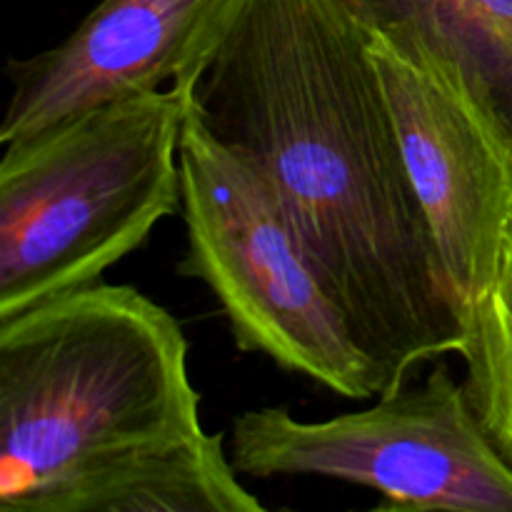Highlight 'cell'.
I'll use <instances>...</instances> for the list:
<instances>
[{
    "label": "cell",
    "mask_w": 512,
    "mask_h": 512,
    "mask_svg": "<svg viewBox=\"0 0 512 512\" xmlns=\"http://www.w3.org/2000/svg\"><path fill=\"white\" fill-rule=\"evenodd\" d=\"M268 180L380 395L465 345L365 30L338 0H228L180 83ZM378 395V398H380Z\"/></svg>",
    "instance_id": "cell-1"
},
{
    "label": "cell",
    "mask_w": 512,
    "mask_h": 512,
    "mask_svg": "<svg viewBox=\"0 0 512 512\" xmlns=\"http://www.w3.org/2000/svg\"><path fill=\"white\" fill-rule=\"evenodd\" d=\"M203 433L183 328L140 290L100 280L0 320L3 512H95Z\"/></svg>",
    "instance_id": "cell-2"
},
{
    "label": "cell",
    "mask_w": 512,
    "mask_h": 512,
    "mask_svg": "<svg viewBox=\"0 0 512 512\" xmlns=\"http://www.w3.org/2000/svg\"><path fill=\"white\" fill-rule=\"evenodd\" d=\"M188 103V85H168L3 145L0 320L100 283L183 210Z\"/></svg>",
    "instance_id": "cell-3"
},
{
    "label": "cell",
    "mask_w": 512,
    "mask_h": 512,
    "mask_svg": "<svg viewBox=\"0 0 512 512\" xmlns=\"http://www.w3.org/2000/svg\"><path fill=\"white\" fill-rule=\"evenodd\" d=\"M180 175L188 253L178 270L208 285L235 345L340 398H378V373L273 188L210 133L193 98L180 138Z\"/></svg>",
    "instance_id": "cell-4"
},
{
    "label": "cell",
    "mask_w": 512,
    "mask_h": 512,
    "mask_svg": "<svg viewBox=\"0 0 512 512\" xmlns=\"http://www.w3.org/2000/svg\"><path fill=\"white\" fill-rule=\"evenodd\" d=\"M230 458L255 478L315 475L363 485L380 493L378 510L512 512V468L480 430L448 365L370 408L320 423L285 408L238 415Z\"/></svg>",
    "instance_id": "cell-5"
},
{
    "label": "cell",
    "mask_w": 512,
    "mask_h": 512,
    "mask_svg": "<svg viewBox=\"0 0 512 512\" xmlns=\"http://www.w3.org/2000/svg\"><path fill=\"white\" fill-rule=\"evenodd\" d=\"M415 195L460 310L498 270L512 208V133L463 70L413 35L365 33ZM465 323V320H463Z\"/></svg>",
    "instance_id": "cell-6"
},
{
    "label": "cell",
    "mask_w": 512,
    "mask_h": 512,
    "mask_svg": "<svg viewBox=\"0 0 512 512\" xmlns=\"http://www.w3.org/2000/svg\"><path fill=\"white\" fill-rule=\"evenodd\" d=\"M228 0H100L55 48L10 60L0 143L83 110L153 93L188 75L200 38Z\"/></svg>",
    "instance_id": "cell-7"
},
{
    "label": "cell",
    "mask_w": 512,
    "mask_h": 512,
    "mask_svg": "<svg viewBox=\"0 0 512 512\" xmlns=\"http://www.w3.org/2000/svg\"><path fill=\"white\" fill-rule=\"evenodd\" d=\"M365 33L413 35L453 60L512 133V0H338Z\"/></svg>",
    "instance_id": "cell-8"
},
{
    "label": "cell",
    "mask_w": 512,
    "mask_h": 512,
    "mask_svg": "<svg viewBox=\"0 0 512 512\" xmlns=\"http://www.w3.org/2000/svg\"><path fill=\"white\" fill-rule=\"evenodd\" d=\"M238 480L223 433L148 458L100 498L95 512H263Z\"/></svg>",
    "instance_id": "cell-9"
},
{
    "label": "cell",
    "mask_w": 512,
    "mask_h": 512,
    "mask_svg": "<svg viewBox=\"0 0 512 512\" xmlns=\"http://www.w3.org/2000/svg\"><path fill=\"white\" fill-rule=\"evenodd\" d=\"M463 320L465 395L485 438L512 468V208L495 278Z\"/></svg>",
    "instance_id": "cell-10"
}]
</instances>
